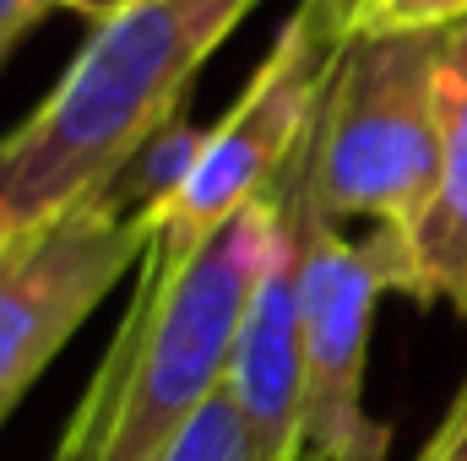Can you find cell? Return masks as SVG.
<instances>
[{
    "label": "cell",
    "instance_id": "cell-1",
    "mask_svg": "<svg viewBox=\"0 0 467 461\" xmlns=\"http://www.w3.org/2000/svg\"><path fill=\"white\" fill-rule=\"evenodd\" d=\"M277 239V185L196 244L147 239L136 293L49 461H158L229 385L234 343Z\"/></svg>",
    "mask_w": 467,
    "mask_h": 461
},
{
    "label": "cell",
    "instance_id": "cell-2",
    "mask_svg": "<svg viewBox=\"0 0 467 461\" xmlns=\"http://www.w3.org/2000/svg\"><path fill=\"white\" fill-rule=\"evenodd\" d=\"M250 11L255 0H136L93 22L49 98L0 136V207L16 229L115 190Z\"/></svg>",
    "mask_w": 467,
    "mask_h": 461
},
{
    "label": "cell",
    "instance_id": "cell-3",
    "mask_svg": "<svg viewBox=\"0 0 467 461\" xmlns=\"http://www.w3.org/2000/svg\"><path fill=\"white\" fill-rule=\"evenodd\" d=\"M446 33H348L310 125V207L413 229L441 179Z\"/></svg>",
    "mask_w": 467,
    "mask_h": 461
},
{
    "label": "cell",
    "instance_id": "cell-4",
    "mask_svg": "<svg viewBox=\"0 0 467 461\" xmlns=\"http://www.w3.org/2000/svg\"><path fill=\"white\" fill-rule=\"evenodd\" d=\"M353 5L358 0H299L288 11L272 55L255 66L239 104L207 130L180 190L147 212L152 239L196 244L234 207H244L277 179V169L294 158V147L316 125L327 77L353 33Z\"/></svg>",
    "mask_w": 467,
    "mask_h": 461
},
{
    "label": "cell",
    "instance_id": "cell-5",
    "mask_svg": "<svg viewBox=\"0 0 467 461\" xmlns=\"http://www.w3.org/2000/svg\"><path fill=\"white\" fill-rule=\"evenodd\" d=\"M147 239V212L104 190L60 218L22 223L0 244V424L77 337L93 304L141 266Z\"/></svg>",
    "mask_w": 467,
    "mask_h": 461
},
{
    "label": "cell",
    "instance_id": "cell-6",
    "mask_svg": "<svg viewBox=\"0 0 467 461\" xmlns=\"http://www.w3.org/2000/svg\"><path fill=\"white\" fill-rule=\"evenodd\" d=\"M380 293H391V266L375 233L348 239L337 223L310 212L299 461H386V424H375L364 407V364Z\"/></svg>",
    "mask_w": 467,
    "mask_h": 461
},
{
    "label": "cell",
    "instance_id": "cell-7",
    "mask_svg": "<svg viewBox=\"0 0 467 461\" xmlns=\"http://www.w3.org/2000/svg\"><path fill=\"white\" fill-rule=\"evenodd\" d=\"M277 239L250 293L229 364V391L244 407L261 451L299 461V391H305V233H310V136L277 169Z\"/></svg>",
    "mask_w": 467,
    "mask_h": 461
},
{
    "label": "cell",
    "instance_id": "cell-8",
    "mask_svg": "<svg viewBox=\"0 0 467 461\" xmlns=\"http://www.w3.org/2000/svg\"><path fill=\"white\" fill-rule=\"evenodd\" d=\"M441 115V179L424 218L402 233L375 229V244L391 266V293L451 304L467 321V22L446 27Z\"/></svg>",
    "mask_w": 467,
    "mask_h": 461
},
{
    "label": "cell",
    "instance_id": "cell-9",
    "mask_svg": "<svg viewBox=\"0 0 467 461\" xmlns=\"http://www.w3.org/2000/svg\"><path fill=\"white\" fill-rule=\"evenodd\" d=\"M158 461H272V456L261 451V440H255L244 407L234 402V391L223 385V391L174 435V446Z\"/></svg>",
    "mask_w": 467,
    "mask_h": 461
},
{
    "label": "cell",
    "instance_id": "cell-10",
    "mask_svg": "<svg viewBox=\"0 0 467 461\" xmlns=\"http://www.w3.org/2000/svg\"><path fill=\"white\" fill-rule=\"evenodd\" d=\"M467 22V0H358L353 33H446Z\"/></svg>",
    "mask_w": 467,
    "mask_h": 461
},
{
    "label": "cell",
    "instance_id": "cell-11",
    "mask_svg": "<svg viewBox=\"0 0 467 461\" xmlns=\"http://www.w3.org/2000/svg\"><path fill=\"white\" fill-rule=\"evenodd\" d=\"M413 461H467V380L457 385L446 418L435 424V435L424 440V451H419Z\"/></svg>",
    "mask_w": 467,
    "mask_h": 461
},
{
    "label": "cell",
    "instance_id": "cell-12",
    "mask_svg": "<svg viewBox=\"0 0 467 461\" xmlns=\"http://www.w3.org/2000/svg\"><path fill=\"white\" fill-rule=\"evenodd\" d=\"M55 11V0H0V66L11 60V49Z\"/></svg>",
    "mask_w": 467,
    "mask_h": 461
},
{
    "label": "cell",
    "instance_id": "cell-13",
    "mask_svg": "<svg viewBox=\"0 0 467 461\" xmlns=\"http://www.w3.org/2000/svg\"><path fill=\"white\" fill-rule=\"evenodd\" d=\"M55 5L88 16V22H104V16H115V11H125V5H136V0H55Z\"/></svg>",
    "mask_w": 467,
    "mask_h": 461
},
{
    "label": "cell",
    "instance_id": "cell-14",
    "mask_svg": "<svg viewBox=\"0 0 467 461\" xmlns=\"http://www.w3.org/2000/svg\"><path fill=\"white\" fill-rule=\"evenodd\" d=\"M11 233H16V218H11V212H5V207H0V244H5V239H11Z\"/></svg>",
    "mask_w": 467,
    "mask_h": 461
}]
</instances>
